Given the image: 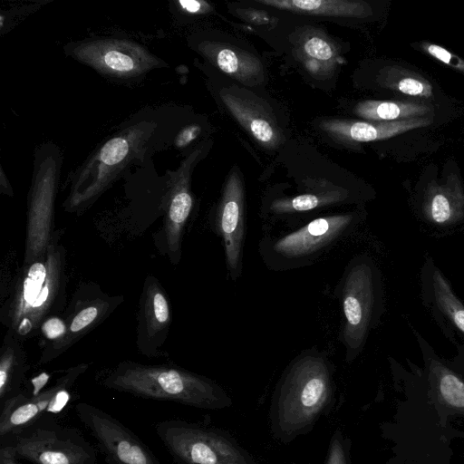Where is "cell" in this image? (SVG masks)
Returning <instances> with one entry per match:
<instances>
[{"instance_id":"cell-1","label":"cell","mask_w":464,"mask_h":464,"mask_svg":"<svg viewBox=\"0 0 464 464\" xmlns=\"http://www.w3.org/2000/svg\"><path fill=\"white\" fill-rule=\"evenodd\" d=\"M61 233L43 256L22 265L1 306L0 323L21 342L37 335L43 323L62 315L67 305V251Z\"/></svg>"},{"instance_id":"cell-2","label":"cell","mask_w":464,"mask_h":464,"mask_svg":"<svg viewBox=\"0 0 464 464\" xmlns=\"http://www.w3.org/2000/svg\"><path fill=\"white\" fill-rule=\"evenodd\" d=\"M327 356L316 350L295 357L283 373L272 399L271 430L285 443L305 433L333 395V367Z\"/></svg>"},{"instance_id":"cell-3","label":"cell","mask_w":464,"mask_h":464,"mask_svg":"<svg viewBox=\"0 0 464 464\" xmlns=\"http://www.w3.org/2000/svg\"><path fill=\"white\" fill-rule=\"evenodd\" d=\"M98 381L110 390L200 409L219 410L232 403L215 382L175 365L123 361L101 372Z\"/></svg>"},{"instance_id":"cell-4","label":"cell","mask_w":464,"mask_h":464,"mask_svg":"<svg viewBox=\"0 0 464 464\" xmlns=\"http://www.w3.org/2000/svg\"><path fill=\"white\" fill-rule=\"evenodd\" d=\"M340 298L343 317L340 340L345 360L352 362L362 351L384 310L381 272L370 256H356L348 264L340 284Z\"/></svg>"},{"instance_id":"cell-5","label":"cell","mask_w":464,"mask_h":464,"mask_svg":"<svg viewBox=\"0 0 464 464\" xmlns=\"http://www.w3.org/2000/svg\"><path fill=\"white\" fill-rule=\"evenodd\" d=\"M359 221L358 213H343L317 218L300 228L260 243L266 264L274 270L307 265L334 243L349 235Z\"/></svg>"},{"instance_id":"cell-6","label":"cell","mask_w":464,"mask_h":464,"mask_svg":"<svg viewBox=\"0 0 464 464\" xmlns=\"http://www.w3.org/2000/svg\"><path fill=\"white\" fill-rule=\"evenodd\" d=\"M150 131V126L143 123L105 142L74 178L63 204L64 210L82 213L87 209L138 153Z\"/></svg>"},{"instance_id":"cell-7","label":"cell","mask_w":464,"mask_h":464,"mask_svg":"<svg viewBox=\"0 0 464 464\" xmlns=\"http://www.w3.org/2000/svg\"><path fill=\"white\" fill-rule=\"evenodd\" d=\"M155 430L179 464H258L219 430L177 420L160 422Z\"/></svg>"},{"instance_id":"cell-8","label":"cell","mask_w":464,"mask_h":464,"mask_svg":"<svg viewBox=\"0 0 464 464\" xmlns=\"http://www.w3.org/2000/svg\"><path fill=\"white\" fill-rule=\"evenodd\" d=\"M122 303L123 295H110L96 283L88 281L78 285L62 315L65 325L63 336L42 347L37 365L49 363L66 353L100 326Z\"/></svg>"},{"instance_id":"cell-9","label":"cell","mask_w":464,"mask_h":464,"mask_svg":"<svg viewBox=\"0 0 464 464\" xmlns=\"http://www.w3.org/2000/svg\"><path fill=\"white\" fill-rule=\"evenodd\" d=\"M56 169V162L52 158H48L42 161L35 172L28 194L22 265H28L43 256L57 232L54 225Z\"/></svg>"},{"instance_id":"cell-10","label":"cell","mask_w":464,"mask_h":464,"mask_svg":"<svg viewBox=\"0 0 464 464\" xmlns=\"http://www.w3.org/2000/svg\"><path fill=\"white\" fill-rule=\"evenodd\" d=\"M75 411L107 464H161L136 434L103 410L79 402Z\"/></svg>"},{"instance_id":"cell-11","label":"cell","mask_w":464,"mask_h":464,"mask_svg":"<svg viewBox=\"0 0 464 464\" xmlns=\"http://www.w3.org/2000/svg\"><path fill=\"white\" fill-rule=\"evenodd\" d=\"M88 363H79L61 371L54 383L37 395L22 392L5 400L0 416L2 437L22 430L44 412L60 411L70 399V391L77 380L87 371Z\"/></svg>"},{"instance_id":"cell-12","label":"cell","mask_w":464,"mask_h":464,"mask_svg":"<svg viewBox=\"0 0 464 464\" xmlns=\"http://www.w3.org/2000/svg\"><path fill=\"white\" fill-rule=\"evenodd\" d=\"M172 322L169 295L160 281L149 275L143 282L137 314L136 347L149 358L162 355Z\"/></svg>"},{"instance_id":"cell-13","label":"cell","mask_w":464,"mask_h":464,"mask_svg":"<svg viewBox=\"0 0 464 464\" xmlns=\"http://www.w3.org/2000/svg\"><path fill=\"white\" fill-rule=\"evenodd\" d=\"M420 298L445 336L454 344L464 339V303L432 257H426L420 275Z\"/></svg>"},{"instance_id":"cell-14","label":"cell","mask_w":464,"mask_h":464,"mask_svg":"<svg viewBox=\"0 0 464 464\" xmlns=\"http://www.w3.org/2000/svg\"><path fill=\"white\" fill-rule=\"evenodd\" d=\"M16 458L34 464H94L86 443L60 430L38 428L11 446Z\"/></svg>"},{"instance_id":"cell-15","label":"cell","mask_w":464,"mask_h":464,"mask_svg":"<svg viewBox=\"0 0 464 464\" xmlns=\"http://www.w3.org/2000/svg\"><path fill=\"white\" fill-rule=\"evenodd\" d=\"M74 56L96 70L119 77L145 72L157 60L140 45L123 40H98L82 44Z\"/></svg>"},{"instance_id":"cell-16","label":"cell","mask_w":464,"mask_h":464,"mask_svg":"<svg viewBox=\"0 0 464 464\" xmlns=\"http://www.w3.org/2000/svg\"><path fill=\"white\" fill-rule=\"evenodd\" d=\"M217 226L222 237L227 272L237 280L242 272L245 241V193L239 172L234 169L226 181L218 208Z\"/></svg>"},{"instance_id":"cell-17","label":"cell","mask_w":464,"mask_h":464,"mask_svg":"<svg viewBox=\"0 0 464 464\" xmlns=\"http://www.w3.org/2000/svg\"><path fill=\"white\" fill-rule=\"evenodd\" d=\"M200 152V150H197L191 153L170 179L160 235L164 241L165 253L175 266L181 258L183 235L193 208L190 169Z\"/></svg>"},{"instance_id":"cell-18","label":"cell","mask_w":464,"mask_h":464,"mask_svg":"<svg viewBox=\"0 0 464 464\" xmlns=\"http://www.w3.org/2000/svg\"><path fill=\"white\" fill-rule=\"evenodd\" d=\"M220 97L233 117L261 145L275 149L281 144L282 131L266 102L239 88H225Z\"/></svg>"},{"instance_id":"cell-19","label":"cell","mask_w":464,"mask_h":464,"mask_svg":"<svg viewBox=\"0 0 464 464\" xmlns=\"http://www.w3.org/2000/svg\"><path fill=\"white\" fill-rule=\"evenodd\" d=\"M423 218L437 227H451L464 220V188L458 175L449 174L442 183L430 181L423 193Z\"/></svg>"},{"instance_id":"cell-20","label":"cell","mask_w":464,"mask_h":464,"mask_svg":"<svg viewBox=\"0 0 464 464\" xmlns=\"http://www.w3.org/2000/svg\"><path fill=\"white\" fill-rule=\"evenodd\" d=\"M429 117H416L395 121H359L329 120L321 127L332 137L348 142H367L385 140L411 130L430 125Z\"/></svg>"},{"instance_id":"cell-21","label":"cell","mask_w":464,"mask_h":464,"mask_svg":"<svg viewBox=\"0 0 464 464\" xmlns=\"http://www.w3.org/2000/svg\"><path fill=\"white\" fill-rule=\"evenodd\" d=\"M412 332L426 364L429 382L438 401L453 411L464 413V379L436 354L414 328Z\"/></svg>"},{"instance_id":"cell-22","label":"cell","mask_w":464,"mask_h":464,"mask_svg":"<svg viewBox=\"0 0 464 464\" xmlns=\"http://www.w3.org/2000/svg\"><path fill=\"white\" fill-rule=\"evenodd\" d=\"M200 50L219 70L246 85L260 84L265 80L261 61L245 50L217 42H205Z\"/></svg>"},{"instance_id":"cell-23","label":"cell","mask_w":464,"mask_h":464,"mask_svg":"<svg viewBox=\"0 0 464 464\" xmlns=\"http://www.w3.org/2000/svg\"><path fill=\"white\" fill-rule=\"evenodd\" d=\"M257 3L280 10L307 15L362 18L372 14L362 1L352 0H256Z\"/></svg>"},{"instance_id":"cell-24","label":"cell","mask_w":464,"mask_h":464,"mask_svg":"<svg viewBox=\"0 0 464 464\" xmlns=\"http://www.w3.org/2000/svg\"><path fill=\"white\" fill-rule=\"evenodd\" d=\"M29 369L23 342L5 333L0 349V399L15 394Z\"/></svg>"},{"instance_id":"cell-25","label":"cell","mask_w":464,"mask_h":464,"mask_svg":"<svg viewBox=\"0 0 464 464\" xmlns=\"http://www.w3.org/2000/svg\"><path fill=\"white\" fill-rule=\"evenodd\" d=\"M431 107L413 102L363 101L354 107V112L366 120L374 121H395L416 117H424Z\"/></svg>"},{"instance_id":"cell-26","label":"cell","mask_w":464,"mask_h":464,"mask_svg":"<svg viewBox=\"0 0 464 464\" xmlns=\"http://www.w3.org/2000/svg\"><path fill=\"white\" fill-rule=\"evenodd\" d=\"M377 82L384 88L401 93L430 98L433 94L432 85L420 74L401 66H386L380 70Z\"/></svg>"},{"instance_id":"cell-27","label":"cell","mask_w":464,"mask_h":464,"mask_svg":"<svg viewBox=\"0 0 464 464\" xmlns=\"http://www.w3.org/2000/svg\"><path fill=\"white\" fill-rule=\"evenodd\" d=\"M301 58L311 72H329L337 63V52L324 35L317 33L304 35L299 44Z\"/></svg>"},{"instance_id":"cell-28","label":"cell","mask_w":464,"mask_h":464,"mask_svg":"<svg viewBox=\"0 0 464 464\" xmlns=\"http://www.w3.org/2000/svg\"><path fill=\"white\" fill-rule=\"evenodd\" d=\"M344 198L338 191L324 194L303 193L295 197L274 200L270 206V211L276 217L304 213L340 202Z\"/></svg>"},{"instance_id":"cell-29","label":"cell","mask_w":464,"mask_h":464,"mask_svg":"<svg viewBox=\"0 0 464 464\" xmlns=\"http://www.w3.org/2000/svg\"><path fill=\"white\" fill-rule=\"evenodd\" d=\"M348 440L340 430L333 435L325 464H348Z\"/></svg>"},{"instance_id":"cell-30","label":"cell","mask_w":464,"mask_h":464,"mask_svg":"<svg viewBox=\"0 0 464 464\" xmlns=\"http://www.w3.org/2000/svg\"><path fill=\"white\" fill-rule=\"evenodd\" d=\"M422 49L438 61L464 72V60L445 48L431 43H422Z\"/></svg>"},{"instance_id":"cell-31","label":"cell","mask_w":464,"mask_h":464,"mask_svg":"<svg viewBox=\"0 0 464 464\" xmlns=\"http://www.w3.org/2000/svg\"><path fill=\"white\" fill-rule=\"evenodd\" d=\"M237 15L245 20L258 25L271 24L272 22L276 20L274 17L270 16L268 13L260 10L240 9L237 10Z\"/></svg>"},{"instance_id":"cell-32","label":"cell","mask_w":464,"mask_h":464,"mask_svg":"<svg viewBox=\"0 0 464 464\" xmlns=\"http://www.w3.org/2000/svg\"><path fill=\"white\" fill-rule=\"evenodd\" d=\"M201 131L198 125L192 124L186 126L176 138L175 145L178 148H183L195 140Z\"/></svg>"},{"instance_id":"cell-33","label":"cell","mask_w":464,"mask_h":464,"mask_svg":"<svg viewBox=\"0 0 464 464\" xmlns=\"http://www.w3.org/2000/svg\"><path fill=\"white\" fill-rule=\"evenodd\" d=\"M181 8L190 14L206 13L211 6L204 1L180 0L179 1Z\"/></svg>"},{"instance_id":"cell-34","label":"cell","mask_w":464,"mask_h":464,"mask_svg":"<svg viewBox=\"0 0 464 464\" xmlns=\"http://www.w3.org/2000/svg\"><path fill=\"white\" fill-rule=\"evenodd\" d=\"M11 446L4 447L0 451V464H19Z\"/></svg>"}]
</instances>
